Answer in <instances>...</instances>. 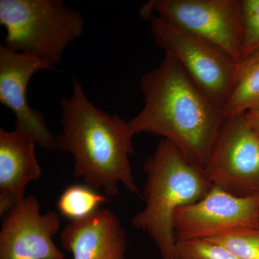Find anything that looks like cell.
Here are the masks:
<instances>
[{
  "mask_svg": "<svg viewBox=\"0 0 259 259\" xmlns=\"http://www.w3.org/2000/svg\"><path fill=\"white\" fill-rule=\"evenodd\" d=\"M144 105L127 121L132 134L161 136L203 171L227 117L171 56L140 79Z\"/></svg>",
  "mask_w": 259,
  "mask_h": 259,
  "instance_id": "6da1fadb",
  "label": "cell"
},
{
  "mask_svg": "<svg viewBox=\"0 0 259 259\" xmlns=\"http://www.w3.org/2000/svg\"><path fill=\"white\" fill-rule=\"evenodd\" d=\"M61 110L62 132L56 136V151L74 156L75 178L93 190L103 189L107 196L119 193V183L140 195L130 163L134 135L127 121L94 105L76 77L71 96L61 100Z\"/></svg>",
  "mask_w": 259,
  "mask_h": 259,
  "instance_id": "7a4b0ae2",
  "label": "cell"
},
{
  "mask_svg": "<svg viewBox=\"0 0 259 259\" xmlns=\"http://www.w3.org/2000/svg\"><path fill=\"white\" fill-rule=\"evenodd\" d=\"M144 190L145 207L131 223L147 232L163 259H180L174 222L180 207L203 198L210 184L203 171L187 161L171 142L162 139L147 158Z\"/></svg>",
  "mask_w": 259,
  "mask_h": 259,
  "instance_id": "3957f363",
  "label": "cell"
},
{
  "mask_svg": "<svg viewBox=\"0 0 259 259\" xmlns=\"http://www.w3.org/2000/svg\"><path fill=\"white\" fill-rule=\"evenodd\" d=\"M0 25L6 29L5 47L56 67L82 35L85 22L62 0H0Z\"/></svg>",
  "mask_w": 259,
  "mask_h": 259,
  "instance_id": "277c9868",
  "label": "cell"
},
{
  "mask_svg": "<svg viewBox=\"0 0 259 259\" xmlns=\"http://www.w3.org/2000/svg\"><path fill=\"white\" fill-rule=\"evenodd\" d=\"M148 20L156 45L223 108L233 88L238 63L222 49L192 32L156 16Z\"/></svg>",
  "mask_w": 259,
  "mask_h": 259,
  "instance_id": "5b68a950",
  "label": "cell"
},
{
  "mask_svg": "<svg viewBox=\"0 0 259 259\" xmlns=\"http://www.w3.org/2000/svg\"><path fill=\"white\" fill-rule=\"evenodd\" d=\"M139 15L147 20L158 17L212 42L236 62L241 59V0H149Z\"/></svg>",
  "mask_w": 259,
  "mask_h": 259,
  "instance_id": "8992f818",
  "label": "cell"
},
{
  "mask_svg": "<svg viewBox=\"0 0 259 259\" xmlns=\"http://www.w3.org/2000/svg\"><path fill=\"white\" fill-rule=\"evenodd\" d=\"M203 173L212 187L233 195L259 194V138L245 112L227 117Z\"/></svg>",
  "mask_w": 259,
  "mask_h": 259,
  "instance_id": "52a82bcc",
  "label": "cell"
},
{
  "mask_svg": "<svg viewBox=\"0 0 259 259\" xmlns=\"http://www.w3.org/2000/svg\"><path fill=\"white\" fill-rule=\"evenodd\" d=\"M258 201L259 194L238 197L211 187L203 198L177 211V241L210 240L238 230L259 228Z\"/></svg>",
  "mask_w": 259,
  "mask_h": 259,
  "instance_id": "ba28073f",
  "label": "cell"
},
{
  "mask_svg": "<svg viewBox=\"0 0 259 259\" xmlns=\"http://www.w3.org/2000/svg\"><path fill=\"white\" fill-rule=\"evenodd\" d=\"M0 232V259H64L53 241L60 231L59 213L40 214L35 196L25 197L4 216Z\"/></svg>",
  "mask_w": 259,
  "mask_h": 259,
  "instance_id": "9c48e42d",
  "label": "cell"
},
{
  "mask_svg": "<svg viewBox=\"0 0 259 259\" xmlns=\"http://www.w3.org/2000/svg\"><path fill=\"white\" fill-rule=\"evenodd\" d=\"M55 71L47 61L15 52L0 44V102L13 111L15 128L31 135L40 147L56 151V136L48 127L41 112L29 105L27 89L29 81L37 72Z\"/></svg>",
  "mask_w": 259,
  "mask_h": 259,
  "instance_id": "30bf717a",
  "label": "cell"
},
{
  "mask_svg": "<svg viewBox=\"0 0 259 259\" xmlns=\"http://www.w3.org/2000/svg\"><path fill=\"white\" fill-rule=\"evenodd\" d=\"M63 248L74 259H126L127 239L120 219L109 209H97L71 221L60 236Z\"/></svg>",
  "mask_w": 259,
  "mask_h": 259,
  "instance_id": "8fae6325",
  "label": "cell"
},
{
  "mask_svg": "<svg viewBox=\"0 0 259 259\" xmlns=\"http://www.w3.org/2000/svg\"><path fill=\"white\" fill-rule=\"evenodd\" d=\"M35 139L26 131L0 129V217L25 198V190L42 169L35 156Z\"/></svg>",
  "mask_w": 259,
  "mask_h": 259,
  "instance_id": "7c38bea8",
  "label": "cell"
},
{
  "mask_svg": "<svg viewBox=\"0 0 259 259\" xmlns=\"http://www.w3.org/2000/svg\"><path fill=\"white\" fill-rule=\"evenodd\" d=\"M259 106V50L237 64L234 83L223 106L226 117Z\"/></svg>",
  "mask_w": 259,
  "mask_h": 259,
  "instance_id": "4fadbf2b",
  "label": "cell"
},
{
  "mask_svg": "<svg viewBox=\"0 0 259 259\" xmlns=\"http://www.w3.org/2000/svg\"><path fill=\"white\" fill-rule=\"evenodd\" d=\"M108 198L95 192L87 185H72L67 187L58 201L59 212L71 221L81 219L99 209Z\"/></svg>",
  "mask_w": 259,
  "mask_h": 259,
  "instance_id": "5bb4252c",
  "label": "cell"
},
{
  "mask_svg": "<svg viewBox=\"0 0 259 259\" xmlns=\"http://www.w3.org/2000/svg\"><path fill=\"white\" fill-rule=\"evenodd\" d=\"M209 241L225 247L239 259H259V228L238 230Z\"/></svg>",
  "mask_w": 259,
  "mask_h": 259,
  "instance_id": "9a60e30c",
  "label": "cell"
},
{
  "mask_svg": "<svg viewBox=\"0 0 259 259\" xmlns=\"http://www.w3.org/2000/svg\"><path fill=\"white\" fill-rule=\"evenodd\" d=\"M180 259H239L222 245L209 240L177 242Z\"/></svg>",
  "mask_w": 259,
  "mask_h": 259,
  "instance_id": "2e32d148",
  "label": "cell"
},
{
  "mask_svg": "<svg viewBox=\"0 0 259 259\" xmlns=\"http://www.w3.org/2000/svg\"><path fill=\"white\" fill-rule=\"evenodd\" d=\"M243 39L240 61L259 50V0H241Z\"/></svg>",
  "mask_w": 259,
  "mask_h": 259,
  "instance_id": "e0dca14e",
  "label": "cell"
},
{
  "mask_svg": "<svg viewBox=\"0 0 259 259\" xmlns=\"http://www.w3.org/2000/svg\"><path fill=\"white\" fill-rule=\"evenodd\" d=\"M245 114L250 127L259 138V106L248 110Z\"/></svg>",
  "mask_w": 259,
  "mask_h": 259,
  "instance_id": "ac0fdd59",
  "label": "cell"
},
{
  "mask_svg": "<svg viewBox=\"0 0 259 259\" xmlns=\"http://www.w3.org/2000/svg\"><path fill=\"white\" fill-rule=\"evenodd\" d=\"M258 219L259 221V201H258Z\"/></svg>",
  "mask_w": 259,
  "mask_h": 259,
  "instance_id": "d6986e66",
  "label": "cell"
}]
</instances>
